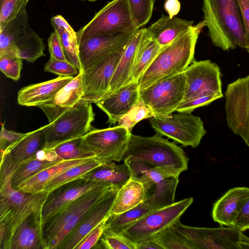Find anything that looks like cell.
Listing matches in <instances>:
<instances>
[{
	"instance_id": "1",
	"label": "cell",
	"mask_w": 249,
	"mask_h": 249,
	"mask_svg": "<svg viewBox=\"0 0 249 249\" xmlns=\"http://www.w3.org/2000/svg\"><path fill=\"white\" fill-rule=\"evenodd\" d=\"M205 26L206 25L203 20L192 26L171 43L163 47L137 80L140 90L184 71L194 61L197 40Z\"/></svg>"
},
{
	"instance_id": "2",
	"label": "cell",
	"mask_w": 249,
	"mask_h": 249,
	"mask_svg": "<svg viewBox=\"0 0 249 249\" xmlns=\"http://www.w3.org/2000/svg\"><path fill=\"white\" fill-rule=\"evenodd\" d=\"M203 18L213 44L224 51L246 49L247 38L237 0H203Z\"/></svg>"
},
{
	"instance_id": "3",
	"label": "cell",
	"mask_w": 249,
	"mask_h": 249,
	"mask_svg": "<svg viewBox=\"0 0 249 249\" xmlns=\"http://www.w3.org/2000/svg\"><path fill=\"white\" fill-rule=\"evenodd\" d=\"M113 186L106 183L89 192L47 220L43 226L45 249H57L85 214Z\"/></svg>"
},
{
	"instance_id": "4",
	"label": "cell",
	"mask_w": 249,
	"mask_h": 249,
	"mask_svg": "<svg viewBox=\"0 0 249 249\" xmlns=\"http://www.w3.org/2000/svg\"><path fill=\"white\" fill-rule=\"evenodd\" d=\"M126 158L143 161L152 167L172 165L183 171L187 170L189 161L180 147L158 133L149 137L131 133L123 160Z\"/></svg>"
},
{
	"instance_id": "5",
	"label": "cell",
	"mask_w": 249,
	"mask_h": 249,
	"mask_svg": "<svg viewBox=\"0 0 249 249\" xmlns=\"http://www.w3.org/2000/svg\"><path fill=\"white\" fill-rule=\"evenodd\" d=\"M43 40L30 27L26 9L0 28V54L12 53L29 62L44 53Z\"/></svg>"
},
{
	"instance_id": "6",
	"label": "cell",
	"mask_w": 249,
	"mask_h": 249,
	"mask_svg": "<svg viewBox=\"0 0 249 249\" xmlns=\"http://www.w3.org/2000/svg\"><path fill=\"white\" fill-rule=\"evenodd\" d=\"M138 29L133 21L127 0H112L76 32L78 45L95 36L133 33Z\"/></svg>"
},
{
	"instance_id": "7",
	"label": "cell",
	"mask_w": 249,
	"mask_h": 249,
	"mask_svg": "<svg viewBox=\"0 0 249 249\" xmlns=\"http://www.w3.org/2000/svg\"><path fill=\"white\" fill-rule=\"evenodd\" d=\"M94 113L90 103L81 100L52 123L45 130V149H52L64 142L81 137L93 127Z\"/></svg>"
},
{
	"instance_id": "8",
	"label": "cell",
	"mask_w": 249,
	"mask_h": 249,
	"mask_svg": "<svg viewBox=\"0 0 249 249\" xmlns=\"http://www.w3.org/2000/svg\"><path fill=\"white\" fill-rule=\"evenodd\" d=\"M172 226L187 239L194 249H249V237L233 227H194L179 221Z\"/></svg>"
},
{
	"instance_id": "9",
	"label": "cell",
	"mask_w": 249,
	"mask_h": 249,
	"mask_svg": "<svg viewBox=\"0 0 249 249\" xmlns=\"http://www.w3.org/2000/svg\"><path fill=\"white\" fill-rule=\"evenodd\" d=\"M188 197L168 206L153 210L122 231L135 244L153 238L156 234L179 221L182 215L193 202Z\"/></svg>"
},
{
	"instance_id": "10",
	"label": "cell",
	"mask_w": 249,
	"mask_h": 249,
	"mask_svg": "<svg viewBox=\"0 0 249 249\" xmlns=\"http://www.w3.org/2000/svg\"><path fill=\"white\" fill-rule=\"evenodd\" d=\"M149 122L157 133L184 146L196 147L207 132L200 117L191 113L178 112L155 116Z\"/></svg>"
},
{
	"instance_id": "11",
	"label": "cell",
	"mask_w": 249,
	"mask_h": 249,
	"mask_svg": "<svg viewBox=\"0 0 249 249\" xmlns=\"http://www.w3.org/2000/svg\"><path fill=\"white\" fill-rule=\"evenodd\" d=\"M184 71L153 83L140 90V98L155 116L171 114L182 102L184 95Z\"/></svg>"
},
{
	"instance_id": "12",
	"label": "cell",
	"mask_w": 249,
	"mask_h": 249,
	"mask_svg": "<svg viewBox=\"0 0 249 249\" xmlns=\"http://www.w3.org/2000/svg\"><path fill=\"white\" fill-rule=\"evenodd\" d=\"M224 96L228 126L249 147V74L229 84Z\"/></svg>"
},
{
	"instance_id": "13",
	"label": "cell",
	"mask_w": 249,
	"mask_h": 249,
	"mask_svg": "<svg viewBox=\"0 0 249 249\" xmlns=\"http://www.w3.org/2000/svg\"><path fill=\"white\" fill-rule=\"evenodd\" d=\"M127 45L81 72L83 89L81 101L96 104L107 96L111 79Z\"/></svg>"
},
{
	"instance_id": "14",
	"label": "cell",
	"mask_w": 249,
	"mask_h": 249,
	"mask_svg": "<svg viewBox=\"0 0 249 249\" xmlns=\"http://www.w3.org/2000/svg\"><path fill=\"white\" fill-rule=\"evenodd\" d=\"M131 133L125 127L117 125L105 129L92 128L84 137L97 160L103 164L123 160Z\"/></svg>"
},
{
	"instance_id": "15",
	"label": "cell",
	"mask_w": 249,
	"mask_h": 249,
	"mask_svg": "<svg viewBox=\"0 0 249 249\" xmlns=\"http://www.w3.org/2000/svg\"><path fill=\"white\" fill-rule=\"evenodd\" d=\"M46 127L45 125L26 133L21 139L0 153V183L11 178L22 164L45 148Z\"/></svg>"
},
{
	"instance_id": "16",
	"label": "cell",
	"mask_w": 249,
	"mask_h": 249,
	"mask_svg": "<svg viewBox=\"0 0 249 249\" xmlns=\"http://www.w3.org/2000/svg\"><path fill=\"white\" fill-rule=\"evenodd\" d=\"M184 73L185 86L182 102L222 92L220 68L211 60H194Z\"/></svg>"
},
{
	"instance_id": "17",
	"label": "cell",
	"mask_w": 249,
	"mask_h": 249,
	"mask_svg": "<svg viewBox=\"0 0 249 249\" xmlns=\"http://www.w3.org/2000/svg\"><path fill=\"white\" fill-rule=\"evenodd\" d=\"M119 187L113 186L82 217L65 237L57 249H75L93 229L109 218L110 212Z\"/></svg>"
},
{
	"instance_id": "18",
	"label": "cell",
	"mask_w": 249,
	"mask_h": 249,
	"mask_svg": "<svg viewBox=\"0 0 249 249\" xmlns=\"http://www.w3.org/2000/svg\"><path fill=\"white\" fill-rule=\"evenodd\" d=\"M134 33L95 36L80 43L79 57L82 71L108 54L125 46Z\"/></svg>"
},
{
	"instance_id": "19",
	"label": "cell",
	"mask_w": 249,
	"mask_h": 249,
	"mask_svg": "<svg viewBox=\"0 0 249 249\" xmlns=\"http://www.w3.org/2000/svg\"><path fill=\"white\" fill-rule=\"evenodd\" d=\"M106 183L80 178L50 192L41 210L43 224L80 196Z\"/></svg>"
},
{
	"instance_id": "20",
	"label": "cell",
	"mask_w": 249,
	"mask_h": 249,
	"mask_svg": "<svg viewBox=\"0 0 249 249\" xmlns=\"http://www.w3.org/2000/svg\"><path fill=\"white\" fill-rule=\"evenodd\" d=\"M140 89L137 81L126 84L95 104L108 116L110 125L118 123L138 102Z\"/></svg>"
},
{
	"instance_id": "21",
	"label": "cell",
	"mask_w": 249,
	"mask_h": 249,
	"mask_svg": "<svg viewBox=\"0 0 249 249\" xmlns=\"http://www.w3.org/2000/svg\"><path fill=\"white\" fill-rule=\"evenodd\" d=\"M83 94L82 72L75 76L50 101L38 106L45 113L49 123L71 109Z\"/></svg>"
},
{
	"instance_id": "22",
	"label": "cell",
	"mask_w": 249,
	"mask_h": 249,
	"mask_svg": "<svg viewBox=\"0 0 249 249\" xmlns=\"http://www.w3.org/2000/svg\"><path fill=\"white\" fill-rule=\"evenodd\" d=\"M249 198V188L237 187L229 190L214 204L213 220L221 226L232 227L245 202Z\"/></svg>"
},
{
	"instance_id": "23",
	"label": "cell",
	"mask_w": 249,
	"mask_h": 249,
	"mask_svg": "<svg viewBox=\"0 0 249 249\" xmlns=\"http://www.w3.org/2000/svg\"><path fill=\"white\" fill-rule=\"evenodd\" d=\"M41 211L33 213L18 227L7 249H45Z\"/></svg>"
},
{
	"instance_id": "24",
	"label": "cell",
	"mask_w": 249,
	"mask_h": 249,
	"mask_svg": "<svg viewBox=\"0 0 249 249\" xmlns=\"http://www.w3.org/2000/svg\"><path fill=\"white\" fill-rule=\"evenodd\" d=\"M42 192L32 194L27 201L9 218L0 222V249H7L10 240L20 225L33 213L40 212L49 195Z\"/></svg>"
},
{
	"instance_id": "25",
	"label": "cell",
	"mask_w": 249,
	"mask_h": 249,
	"mask_svg": "<svg viewBox=\"0 0 249 249\" xmlns=\"http://www.w3.org/2000/svg\"><path fill=\"white\" fill-rule=\"evenodd\" d=\"M74 77L58 76L47 81L23 87L18 92V103L23 106L38 107L52 99Z\"/></svg>"
},
{
	"instance_id": "26",
	"label": "cell",
	"mask_w": 249,
	"mask_h": 249,
	"mask_svg": "<svg viewBox=\"0 0 249 249\" xmlns=\"http://www.w3.org/2000/svg\"><path fill=\"white\" fill-rule=\"evenodd\" d=\"M194 21L176 17L170 18L164 14L147 30L162 47L171 43L193 26Z\"/></svg>"
},
{
	"instance_id": "27",
	"label": "cell",
	"mask_w": 249,
	"mask_h": 249,
	"mask_svg": "<svg viewBox=\"0 0 249 249\" xmlns=\"http://www.w3.org/2000/svg\"><path fill=\"white\" fill-rule=\"evenodd\" d=\"M52 149H42L32 159L22 164L13 173L11 178L12 186L17 189L22 182L41 171L61 162Z\"/></svg>"
},
{
	"instance_id": "28",
	"label": "cell",
	"mask_w": 249,
	"mask_h": 249,
	"mask_svg": "<svg viewBox=\"0 0 249 249\" xmlns=\"http://www.w3.org/2000/svg\"><path fill=\"white\" fill-rule=\"evenodd\" d=\"M143 31L144 28L137 29L127 44L111 79L107 96L120 87L132 82L131 72L137 47Z\"/></svg>"
},
{
	"instance_id": "29",
	"label": "cell",
	"mask_w": 249,
	"mask_h": 249,
	"mask_svg": "<svg viewBox=\"0 0 249 249\" xmlns=\"http://www.w3.org/2000/svg\"><path fill=\"white\" fill-rule=\"evenodd\" d=\"M146 197V191L143 184L131 178L119 188L110 210V216L134 208L144 202Z\"/></svg>"
},
{
	"instance_id": "30",
	"label": "cell",
	"mask_w": 249,
	"mask_h": 249,
	"mask_svg": "<svg viewBox=\"0 0 249 249\" xmlns=\"http://www.w3.org/2000/svg\"><path fill=\"white\" fill-rule=\"evenodd\" d=\"M94 158H96L63 160L28 178L16 189L32 194L41 193L48 182L60 174L75 165L86 162Z\"/></svg>"
},
{
	"instance_id": "31",
	"label": "cell",
	"mask_w": 249,
	"mask_h": 249,
	"mask_svg": "<svg viewBox=\"0 0 249 249\" xmlns=\"http://www.w3.org/2000/svg\"><path fill=\"white\" fill-rule=\"evenodd\" d=\"M162 48L146 28H144L137 49L131 75V81L139 79Z\"/></svg>"
},
{
	"instance_id": "32",
	"label": "cell",
	"mask_w": 249,
	"mask_h": 249,
	"mask_svg": "<svg viewBox=\"0 0 249 249\" xmlns=\"http://www.w3.org/2000/svg\"><path fill=\"white\" fill-rule=\"evenodd\" d=\"M51 24L60 37L67 59L82 72L76 32L61 15L53 17Z\"/></svg>"
},
{
	"instance_id": "33",
	"label": "cell",
	"mask_w": 249,
	"mask_h": 249,
	"mask_svg": "<svg viewBox=\"0 0 249 249\" xmlns=\"http://www.w3.org/2000/svg\"><path fill=\"white\" fill-rule=\"evenodd\" d=\"M81 178L120 188L131 178V173L128 165L124 161L121 164L115 162L101 164Z\"/></svg>"
},
{
	"instance_id": "34",
	"label": "cell",
	"mask_w": 249,
	"mask_h": 249,
	"mask_svg": "<svg viewBox=\"0 0 249 249\" xmlns=\"http://www.w3.org/2000/svg\"><path fill=\"white\" fill-rule=\"evenodd\" d=\"M178 177H170L154 185L147 192L144 202L153 210L174 203Z\"/></svg>"
},
{
	"instance_id": "35",
	"label": "cell",
	"mask_w": 249,
	"mask_h": 249,
	"mask_svg": "<svg viewBox=\"0 0 249 249\" xmlns=\"http://www.w3.org/2000/svg\"><path fill=\"white\" fill-rule=\"evenodd\" d=\"M51 149L64 160L96 158L84 136L64 142Z\"/></svg>"
},
{
	"instance_id": "36",
	"label": "cell",
	"mask_w": 249,
	"mask_h": 249,
	"mask_svg": "<svg viewBox=\"0 0 249 249\" xmlns=\"http://www.w3.org/2000/svg\"><path fill=\"white\" fill-rule=\"evenodd\" d=\"M101 164L96 158H94L86 162L75 165L48 182L44 186L42 192L50 193L66 183L82 177Z\"/></svg>"
},
{
	"instance_id": "37",
	"label": "cell",
	"mask_w": 249,
	"mask_h": 249,
	"mask_svg": "<svg viewBox=\"0 0 249 249\" xmlns=\"http://www.w3.org/2000/svg\"><path fill=\"white\" fill-rule=\"evenodd\" d=\"M153 211L143 202L133 208L119 214L109 216L107 221V228L121 233L131 224Z\"/></svg>"
},
{
	"instance_id": "38",
	"label": "cell",
	"mask_w": 249,
	"mask_h": 249,
	"mask_svg": "<svg viewBox=\"0 0 249 249\" xmlns=\"http://www.w3.org/2000/svg\"><path fill=\"white\" fill-rule=\"evenodd\" d=\"M183 171L172 165L150 167L134 178L142 183L147 192L157 183L172 176H179Z\"/></svg>"
},
{
	"instance_id": "39",
	"label": "cell",
	"mask_w": 249,
	"mask_h": 249,
	"mask_svg": "<svg viewBox=\"0 0 249 249\" xmlns=\"http://www.w3.org/2000/svg\"><path fill=\"white\" fill-rule=\"evenodd\" d=\"M154 238L163 249H194L187 239L172 226L160 232Z\"/></svg>"
},
{
	"instance_id": "40",
	"label": "cell",
	"mask_w": 249,
	"mask_h": 249,
	"mask_svg": "<svg viewBox=\"0 0 249 249\" xmlns=\"http://www.w3.org/2000/svg\"><path fill=\"white\" fill-rule=\"evenodd\" d=\"M155 117L150 108L140 98L138 102L118 122L117 125L125 127L130 132L135 124L143 119Z\"/></svg>"
},
{
	"instance_id": "41",
	"label": "cell",
	"mask_w": 249,
	"mask_h": 249,
	"mask_svg": "<svg viewBox=\"0 0 249 249\" xmlns=\"http://www.w3.org/2000/svg\"><path fill=\"white\" fill-rule=\"evenodd\" d=\"M133 21L138 29L148 22L153 11L155 0H127Z\"/></svg>"
},
{
	"instance_id": "42",
	"label": "cell",
	"mask_w": 249,
	"mask_h": 249,
	"mask_svg": "<svg viewBox=\"0 0 249 249\" xmlns=\"http://www.w3.org/2000/svg\"><path fill=\"white\" fill-rule=\"evenodd\" d=\"M100 248L106 249H136V245L122 233L106 229L99 241Z\"/></svg>"
},
{
	"instance_id": "43",
	"label": "cell",
	"mask_w": 249,
	"mask_h": 249,
	"mask_svg": "<svg viewBox=\"0 0 249 249\" xmlns=\"http://www.w3.org/2000/svg\"><path fill=\"white\" fill-rule=\"evenodd\" d=\"M22 59L12 53L0 54V70L5 75L13 80L18 81L20 77Z\"/></svg>"
},
{
	"instance_id": "44",
	"label": "cell",
	"mask_w": 249,
	"mask_h": 249,
	"mask_svg": "<svg viewBox=\"0 0 249 249\" xmlns=\"http://www.w3.org/2000/svg\"><path fill=\"white\" fill-rule=\"evenodd\" d=\"M29 0H0V28L26 7Z\"/></svg>"
},
{
	"instance_id": "45",
	"label": "cell",
	"mask_w": 249,
	"mask_h": 249,
	"mask_svg": "<svg viewBox=\"0 0 249 249\" xmlns=\"http://www.w3.org/2000/svg\"><path fill=\"white\" fill-rule=\"evenodd\" d=\"M44 71L62 76H76L80 72L78 69L68 60H58L51 57L45 64Z\"/></svg>"
},
{
	"instance_id": "46",
	"label": "cell",
	"mask_w": 249,
	"mask_h": 249,
	"mask_svg": "<svg viewBox=\"0 0 249 249\" xmlns=\"http://www.w3.org/2000/svg\"><path fill=\"white\" fill-rule=\"evenodd\" d=\"M223 96L222 92L216 93L183 101L178 107L176 111L191 113L196 108L208 105L213 101L222 98Z\"/></svg>"
},
{
	"instance_id": "47",
	"label": "cell",
	"mask_w": 249,
	"mask_h": 249,
	"mask_svg": "<svg viewBox=\"0 0 249 249\" xmlns=\"http://www.w3.org/2000/svg\"><path fill=\"white\" fill-rule=\"evenodd\" d=\"M108 218L103 220L88 234L77 245L75 249H89L94 248L97 244L104 231L107 228V221Z\"/></svg>"
},
{
	"instance_id": "48",
	"label": "cell",
	"mask_w": 249,
	"mask_h": 249,
	"mask_svg": "<svg viewBox=\"0 0 249 249\" xmlns=\"http://www.w3.org/2000/svg\"><path fill=\"white\" fill-rule=\"evenodd\" d=\"M48 44L50 57L58 60H68L60 37L56 31L52 32L48 40Z\"/></svg>"
},
{
	"instance_id": "49",
	"label": "cell",
	"mask_w": 249,
	"mask_h": 249,
	"mask_svg": "<svg viewBox=\"0 0 249 249\" xmlns=\"http://www.w3.org/2000/svg\"><path fill=\"white\" fill-rule=\"evenodd\" d=\"M25 134L26 133L7 130L5 128L4 124H1L0 134V153L4 152L8 148L21 139Z\"/></svg>"
},
{
	"instance_id": "50",
	"label": "cell",
	"mask_w": 249,
	"mask_h": 249,
	"mask_svg": "<svg viewBox=\"0 0 249 249\" xmlns=\"http://www.w3.org/2000/svg\"><path fill=\"white\" fill-rule=\"evenodd\" d=\"M232 227L240 230L242 232L249 230V198L245 202L235 218Z\"/></svg>"
},
{
	"instance_id": "51",
	"label": "cell",
	"mask_w": 249,
	"mask_h": 249,
	"mask_svg": "<svg viewBox=\"0 0 249 249\" xmlns=\"http://www.w3.org/2000/svg\"><path fill=\"white\" fill-rule=\"evenodd\" d=\"M241 11L247 38V51L249 53V0H237Z\"/></svg>"
},
{
	"instance_id": "52",
	"label": "cell",
	"mask_w": 249,
	"mask_h": 249,
	"mask_svg": "<svg viewBox=\"0 0 249 249\" xmlns=\"http://www.w3.org/2000/svg\"><path fill=\"white\" fill-rule=\"evenodd\" d=\"M163 7L170 18H172L180 11V2L179 0H165Z\"/></svg>"
},
{
	"instance_id": "53",
	"label": "cell",
	"mask_w": 249,
	"mask_h": 249,
	"mask_svg": "<svg viewBox=\"0 0 249 249\" xmlns=\"http://www.w3.org/2000/svg\"><path fill=\"white\" fill-rule=\"evenodd\" d=\"M136 249H163L153 238L136 244Z\"/></svg>"
},
{
	"instance_id": "54",
	"label": "cell",
	"mask_w": 249,
	"mask_h": 249,
	"mask_svg": "<svg viewBox=\"0 0 249 249\" xmlns=\"http://www.w3.org/2000/svg\"><path fill=\"white\" fill-rule=\"evenodd\" d=\"M82 0V1H90V2H94L97 0Z\"/></svg>"
}]
</instances>
